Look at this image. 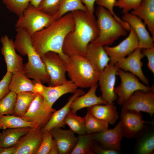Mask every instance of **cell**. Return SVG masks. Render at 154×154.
<instances>
[{
    "mask_svg": "<svg viewBox=\"0 0 154 154\" xmlns=\"http://www.w3.org/2000/svg\"><path fill=\"white\" fill-rule=\"evenodd\" d=\"M72 13L74 27L65 38L63 51L68 56L79 55L86 57L88 45L99 35L96 20L94 14L88 12L77 10Z\"/></svg>",
    "mask_w": 154,
    "mask_h": 154,
    "instance_id": "1",
    "label": "cell"
},
{
    "mask_svg": "<svg viewBox=\"0 0 154 154\" xmlns=\"http://www.w3.org/2000/svg\"><path fill=\"white\" fill-rule=\"evenodd\" d=\"M74 27L72 13H68L34 34L32 37L33 45L40 56L46 52L52 51L58 53L65 61L68 56L63 51L64 42Z\"/></svg>",
    "mask_w": 154,
    "mask_h": 154,
    "instance_id": "2",
    "label": "cell"
},
{
    "mask_svg": "<svg viewBox=\"0 0 154 154\" xmlns=\"http://www.w3.org/2000/svg\"><path fill=\"white\" fill-rule=\"evenodd\" d=\"M16 31L14 41L15 49L21 55H26L28 58V62L24 65V73L36 82L49 85L50 77L44 64L33 45L32 37L22 29L17 28Z\"/></svg>",
    "mask_w": 154,
    "mask_h": 154,
    "instance_id": "3",
    "label": "cell"
},
{
    "mask_svg": "<svg viewBox=\"0 0 154 154\" xmlns=\"http://www.w3.org/2000/svg\"><path fill=\"white\" fill-rule=\"evenodd\" d=\"M65 61L70 80L78 87L90 88L97 84L100 72L86 57L68 56Z\"/></svg>",
    "mask_w": 154,
    "mask_h": 154,
    "instance_id": "4",
    "label": "cell"
},
{
    "mask_svg": "<svg viewBox=\"0 0 154 154\" xmlns=\"http://www.w3.org/2000/svg\"><path fill=\"white\" fill-rule=\"evenodd\" d=\"M96 15L99 33L98 38L91 43L109 46L120 37L127 35L128 31L123 25L117 21L106 8L98 5Z\"/></svg>",
    "mask_w": 154,
    "mask_h": 154,
    "instance_id": "5",
    "label": "cell"
},
{
    "mask_svg": "<svg viewBox=\"0 0 154 154\" xmlns=\"http://www.w3.org/2000/svg\"><path fill=\"white\" fill-rule=\"evenodd\" d=\"M55 19L53 16L42 12L30 3L22 15L18 17L15 27L23 29L32 37Z\"/></svg>",
    "mask_w": 154,
    "mask_h": 154,
    "instance_id": "6",
    "label": "cell"
},
{
    "mask_svg": "<svg viewBox=\"0 0 154 154\" xmlns=\"http://www.w3.org/2000/svg\"><path fill=\"white\" fill-rule=\"evenodd\" d=\"M121 79V83L115 88L117 96V103L122 106L135 91L140 90L145 92H154V86L151 87L140 82L139 79L131 72L119 68L116 72Z\"/></svg>",
    "mask_w": 154,
    "mask_h": 154,
    "instance_id": "7",
    "label": "cell"
},
{
    "mask_svg": "<svg viewBox=\"0 0 154 154\" xmlns=\"http://www.w3.org/2000/svg\"><path fill=\"white\" fill-rule=\"evenodd\" d=\"M40 57L50 77L49 86H57L66 82L67 80L65 75L67 70L66 63L59 54L49 51Z\"/></svg>",
    "mask_w": 154,
    "mask_h": 154,
    "instance_id": "8",
    "label": "cell"
},
{
    "mask_svg": "<svg viewBox=\"0 0 154 154\" xmlns=\"http://www.w3.org/2000/svg\"><path fill=\"white\" fill-rule=\"evenodd\" d=\"M124 137L128 138H137L144 130L147 123L140 112L122 109L119 121Z\"/></svg>",
    "mask_w": 154,
    "mask_h": 154,
    "instance_id": "9",
    "label": "cell"
},
{
    "mask_svg": "<svg viewBox=\"0 0 154 154\" xmlns=\"http://www.w3.org/2000/svg\"><path fill=\"white\" fill-rule=\"evenodd\" d=\"M48 109L45 106L42 96L38 94L27 112L21 117L27 121L35 123L41 129L47 124L56 111Z\"/></svg>",
    "mask_w": 154,
    "mask_h": 154,
    "instance_id": "10",
    "label": "cell"
},
{
    "mask_svg": "<svg viewBox=\"0 0 154 154\" xmlns=\"http://www.w3.org/2000/svg\"><path fill=\"white\" fill-rule=\"evenodd\" d=\"M128 36L118 45L114 47L104 46V48L110 58V63L114 64L133 52L138 48V39L133 29L130 27Z\"/></svg>",
    "mask_w": 154,
    "mask_h": 154,
    "instance_id": "11",
    "label": "cell"
},
{
    "mask_svg": "<svg viewBox=\"0 0 154 154\" xmlns=\"http://www.w3.org/2000/svg\"><path fill=\"white\" fill-rule=\"evenodd\" d=\"M119 68L109 63L101 72L98 82L102 99L108 103H114L117 98L114 92L116 72Z\"/></svg>",
    "mask_w": 154,
    "mask_h": 154,
    "instance_id": "12",
    "label": "cell"
},
{
    "mask_svg": "<svg viewBox=\"0 0 154 154\" xmlns=\"http://www.w3.org/2000/svg\"><path fill=\"white\" fill-rule=\"evenodd\" d=\"M122 108L145 112L152 117L154 113V92L135 91L122 105Z\"/></svg>",
    "mask_w": 154,
    "mask_h": 154,
    "instance_id": "13",
    "label": "cell"
},
{
    "mask_svg": "<svg viewBox=\"0 0 154 154\" xmlns=\"http://www.w3.org/2000/svg\"><path fill=\"white\" fill-rule=\"evenodd\" d=\"M141 50V49L137 48L127 57L119 60L114 65L119 69L134 74L144 84L149 86V81L142 69L143 64L141 60L144 56Z\"/></svg>",
    "mask_w": 154,
    "mask_h": 154,
    "instance_id": "14",
    "label": "cell"
},
{
    "mask_svg": "<svg viewBox=\"0 0 154 154\" xmlns=\"http://www.w3.org/2000/svg\"><path fill=\"white\" fill-rule=\"evenodd\" d=\"M1 53L6 64L7 71L13 73L23 71L24 65L22 57L17 54L12 39L6 35L1 37Z\"/></svg>",
    "mask_w": 154,
    "mask_h": 154,
    "instance_id": "15",
    "label": "cell"
},
{
    "mask_svg": "<svg viewBox=\"0 0 154 154\" xmlns=\"http://www.w3.org/2000/svg\"><path fill=\"white\" fill-rule=\"evenodd\" d=\"M121 19L134 30L138 39V48L142 49L154 47V39L150 35L141 19L129 12L124 13Z\"/></svg>",
    "mask_w": 154,
    "mask_h": 154,
    "instance_id": "16",
    "label": "cell"
},
{
    "mask_svg": "<svg viewBox=\"0 0 154 154\" xmlns=\"http://www.w3.org/2000/svg\"><path fill=\"white\" fill-rule=\"evenodd\" d=\"M42 138L41 129L32 128L13 146L15 150V154H35Z\"/></svg>",
    "mask_w": 154,
    "mask_h": 154,
    "instance_id": "17",
    "label": "cell"
},
{
    "mask_svg": "<svg viewBox=\"0 0 154 154\" xmlns=\"http://www.w3.org/2000/svg\"><path fill=\"white\" fill-rule=\"evenodd\" d=\"M78 87L71 80H67L61 85L46 86L42 84L41 95L42 96L44 105L48 109L52 110L54 104L60 97L68 93H74Z\"/></svg>",
    "mask_w": 154,
    "mask_h": 154,
    "instance_id": "18",
    "label": "cell"
},
{
    "mask_svg": "<svg viewBox=\"0 0 154 154\" xmlns=\"http://www.w3.org/2000/svg\"><path fill=\"white\" fill-rule=\"evenodd\" d=\"M94 140L104 147L119 151L121 142L124 137L120 122L112 129L93 133Z\"/></svg>",
    "mask_w": 154,
    "mask_h": 154,
    "instance_id": "19",
    "label": "cell"
},
{
    "mask_svg": "<svg viewBox=\"0 0 154 154\" xmlns=\"http://www.w3.org/2000/svg\"><path fill=\"white\" fill-rule=\"evenodd\" d=\"M50 131L58 148L59 154H70L78 139L75 133L70 129H63L58 127Z\"/></svg>",
    "mask_w": 154,
    "mask_h": 154,
    "instance_id": "20",
    "label": "cell"
},
{
    "mask_svg": "<svg viewBox=\"0 0 154 154\" xmlns=\"http://www.w3.org/2000/svg\"><path fill=\"white\" fill-rule=\"evenodd\" d=\"M85 93V92L82 90L77 89L73 95L69 98L66 104L61 109L57 111L56 110L53 113L47 124L41 129V132L43 133L49 131L56 127L61 128L64 127L66 125L64 122V120L70 111L71 104L76 98Z\"/></svg>",
    "mask_w": 154,
    "mask_h": 154,
    "instance_id": "21",
    "label": "cell"
},
{
    "mask_svg": "<svg viewBox=\"0 0 154 154\" xmlns=\"http://www.w3.org/2000/svg\"><path fill=\"white\" fill-rule=\"evenodd\" d=\"M98 86L97 84L94 85L86 93L76 98L71 104L70 112L76 113L77 111L83 108L98 104H107V102L101 96H97L96 93Z\"/></svg>",
    "mask_w": 154,
    "mask_h": 154,
    "instance_id": "22",
    "label": "cell"
},
{
    "mask_svg": "<svg viewBox=\"0 0 154 154\" xmlns=\"http://www.w3.org/2000/svg\"><path fill=\"white\" fill-rule=\"evenodd\" d=\"M87 110L94 117L108 124H115L119 117L114 103L97 104L88 108Z\"/></svg>",
    "mask_w": 154,
    "mask_h": 154,
    "instance_id": "23",
    "label": "cell"
},
{
    "mask_svg": "<svg viewBox=\"0 0 154 154\" xmlns=\"http://www.w3.org/2000/svg\"><path fill=\"white\" fill-rule=\"evenodd\" d=\"M86 57L96 66L100 72L103 70L110 61L104 46L91 43L87 46Z\"/></svg>",
    "mask_w": 154,
    "mask_h": 154,
    "instance_id": "24",
    "label": "cell"
},
{
    "mask_svg": "<svg viewBox=\"0 0 154 154\" xmlns=\"http://www.w3.org/2000/svg\"><path fill=\"white\" fill-rule=\"evenodd\" d=\"M131 13L143 21L154 39V0H143L139 6Z\"/></svg>",
    "mask_w": 154,
    "mask_h": 154,
    "instance_id": "25",
    "label": "cell"
},
{
    "mask_svg": "<svg viewBox=\"0 0 154 154\" xmlns=\"http://www.w3.org/2000/svg\"><path fill=\"white\" fill-rule=\"evenodd\" d=\"M35 82L30 80L24 74L23 71L18 72L12 73L9 89L10 91L17 94L29 92H35Z\"/></svg>",
    "mask_w": 154,
    "mask_h": 154,
    "instance_id": "26",
    "label": "cell"
},
{
    "mask_svg": "<svg viewBox=\"0 0 154 154\" xmlns=\"http://www.w3.org/2000/svg\"><path fill=\"white\" fill-rule=\"evenodd\" d=\"M135 153L138 154H152L154 151L153 127H145L136 138Z\"/></svg>",
    "mask_w": 154,
    "mask_h": 154,
    "instance_id": "27",
    "label": "cell"
},
{
    "mask_svg": "<svg viewBox=\"0 0 154 154\" xmlns=\"http://www.w3.org/2000/svg\"><path fill=\"white\" fill-rule=\"evenodd\" d=\"M32 128L27 127L3 129L0 136L1 147L8 148L13 146Z\"/></svg>",
    "mask_w": 154,
    "mask_h": 154,
    "instance_id": "28",
    "label": "cell"
},
{
    "mask_svg": "<svg viewBox=\"0 0 154 154\" xmlns=\"http://www.w3.org/2000/svg\"><path fill=\"white\" fill-rule=\"evenodd\" d=\"M38 94L32 92L17 94L13 115L20 117L23 116L27 111Z\"/></svg>",
    "mask_w": 154,
    "mask_h": 154,
    "instance_id": "29",
    "label": "cell"
},
{
    "mask_svg": "<svg viewBox=\"0 0 154 154\" xmlns=\"http://www.w3.org/2000/svg\"><path fill=\"white\" fill-rule=\"evenodd\" d=\"M27 127H37L35 123L27 121L21 117L13 115L0 117V129Z\"/></svg>",
    "mask_w": 154,
    "mask_h": 154,
    "instance_id": "30",
    "label": "cell"
},
{
    "mask_svg": "<svg viewBox=\"0 0 154 154\" xmlns=\"http://www.w3.org/2000/svg\"><path fill=\"white\" fill-rule=\"evenodd\" d=\"M77 10L88 12L81 0H61L58 10L54 17L56 19L68 13Z\"/></svg>",
    "mask_w": 154,
    "mask_h": 154,
    "instance_id": "31",
    "label": "cell"
},
{
    "mask_svg": "<svg viewBox=\"0 0 154 154\" xmlns=\"http://www.w3.org/2000/svg\"><path fill=\"white\" fill-rule=\"evenodd\" d=\"M77 142L70 154H92L91 146L94 141L93 133L79 135Z\"/></svg>",
    "mask_w": 154,
    "mask_h": 154,
    "instance_id": "32",
    "label": "cell"
},
{
    "mask_svg": "<svg viewBox=\"0 0 154 154\" xmlns=\"http://www.w3.org/2000/svg\"><path fill=\"white\" fill-rule=\"evenodd\" d=\"M84 118L86 133H94L108 129V123L95 117L88 111Z\"/></svg>",
    "mask_w": 154,
    "mask_h": 154,
    "instance_id": "33",
    "label": "cell"
},
{
    "mask_svg": "<svg viewBox=\"0 0 154 154\" xmlns=\"http://www.w3.org/2000/svg\"><path fill=\"white\" fill-rule=\"evenodd\" d=\"M64 122L75 133L78 135L86 133L84 117H82L70 111L64 119Z\"/></svg>",
    "mask_w": 154,
    "mask_h": 154,
    "instance_id": "34",
    "label": "cell"
},
{
    "mask_svg": "<svg viewBox=\"0 0 154 154\" xmlns=\"http://www.w3.org/2000/svg\"><path fill=\"white\" fill-rule=\"evenodd\" d=\"M17 94L10 91L0 100V117L3 115H13Z\"/></svg>",
    "mask_w": 154,
    "mask_h": 154,
    "instance_id": "35",
    "label": "cell"
},
{
    "mask_svg": "<svg viewBox=\"0 0 154 154\" xmlns=\"http://www.w3.org/2000/svg\"><path fill=\"white\" fill-rule=\"evenodd\" d=\"M31 0H2L8 10L18 17L22 15Z\"/></svg>",
    "mask_w": 154,
    "mask_h": 154,
    "instance_id": "36",
    "label": "cell"
},
{
    "mask_svg": "<svg viewBox=\"0 0 154 154\" xmlns=\"http://www.w3.org/2000/svg\"><path fill=\"white\" fill-rule=\"evenodd\" d=\"M60 0H42L37 8L54 17L58 10Z\"/></svg>",
    "mask_w": 154,
    "mask_h": 154,
    "instance_id": "37",
    "label": "cell"
},
{
    "mask_svg": "<svg viewBox=\"0 0 154 154\" xmlns=\"http://www.w3.org/2000/svg\"><path fill=\"white\" fill-rule=\"evenodd\" d=\"M117 0H96V3L99 6H102L108 10L112 14L115 19L121 23L128 31H129L130 26L127 22L123 21L118 16L114 11L113 8Z\"/></svg>",
    "mask_w": 154,
    "mask_h": 154,
    "instance_id": "38",
    "label": "cell"
},
{
    "mask_svg": "<svg viewBox=\"0 0 154 154\" xmlns=\"http://www.w3.org/2000/svg\"><path fill=\"white\" fill-rule=\"evenodd\" d=\"M53 141L50 131L43 133L42 141L35 154H48Z\"/></svg>",
    "mask_w": 154,
    "mask_h": 154,
    "instance_id": "39",
    "label": "cell"
},
{
    "mask_svg": "<svg viewBox=\"0 0 154 154\" xmlns=\"http://www.w3.org/2000/svg\"><path fill=\"white\" fill-rule=\"evenodd\" d=\"M143 0H117L115 6L122 9L124 14L135 10L140 5Z\"/></svg>",
    "mask_w": 154,
    "mask_h": 154,
    "instance_id": "40",
    "label": "cell"
},
{
    "mask_svg": "<svg viewBox=\"0 0 154 154\" xmlns=\"http://www.w3.org/2000/svg\"><path fill=\"white\" fill-rule=\"evenodd\" d=\"M12 73L7 71L0 81V100L10 92L9 86L11 80Z\"/></svg>",
    "mask_w": 154,
    "mask_h": 154,
    "instance_id": "41",
    "label": "cell"
},
{
    "mask_svg": "<svg viewBox=\"0 0 154 154\" xmlns=\"http://www.w3.org/2000/svg\"><path fill=\"white\" fill-rule=\"evenodd\" d=\"M141 52L144 56L147 57L148 62L147 66L149 70L154 74V47L142 49Z\"/></svg>",
    "mask_w": 154,
    "mask_h": 154,
    "instance_id": "42",
    "label": "cell"
},
{
    "mask_svg": "<svg viewBox=\"0 0 154 154\" xmlns=\"http://www.w3.org/2000/svg\"><path fill=\"white\" fill-rule=\"evenodd\" d=\"M91 149L93 154L94 153L98 154H118L119 153V151L107 149L101 145L100 146L94 145L93 143Z\"/></svg>",
    "mask_w": 154,
    "mask_h": 154,
    "instance_id": "43",
    "label": "cell"
},
{
    "mask_svg": "<svg viewBox=\"0 0 154 154\" xmlns=\"http://www.w3.org/2000/svg\"><path fill=\"white\" fill-rule=\"evenodd\" d=\"M86 7L88 12L94 14V5L96 0H81Z\"/></svg>",
    "mask_w": 154,
    "mask_h": 154,
    "instance_id": "44",
    "label": "cell"
},
{
    "mask_svg": "<svg viewBox=\"0 0 154 154\" xmlns=\"http://www.w3.org/2000/svg\"><path fill=\"white\" fill-rule=\"evenodd\" d=\"M15 150L14 146L8 147H0V154H15Z\"/></svg>",
    "mask_w": 154,
    "mask_h": 154,
    "instance_id": "45",
    "label": "cell"
},
{
    "mask_svg": "<svg viewBox=\"0 0 154 154\" xmlns=\"http://www.w3.org/2000/svg\"><path fill=\"white\" fill-rule=\"evenodd\" d=\"M59 151L57 146L54 139V141L48 154H58Z\"/></svg>",
    "mask_w": 154,
    "mask_h": 154,
    "instance_id": "46",
    "label": "cell"
},
{
    "mask_svg": "<svg viewBox=\"0 0 154 154\" xmlns=\"http://www.w3.org/2000/svg\"><path fill=\"white\" fill-rule=\"evenodd\" d=\"M42 0H31L30 3L34 7L37 8Z\"/></svg>",
    "mask_w": 154,
    "mask_h": 154,
    "instance_id": "47",
    "label": "cell"
},
{
    "mask_svg": "<svg viewBox=\"0 0 154 154\" xmlns=\"http://www.w3.org/2000/svg\"><path fill=\"white\" fill-rule=\"evenodd\" d=\"M1 133H0V136L1 135ZM1 143H0V147H1Z\"/></svg>",
    "mask_w": 154,
    "mask_h": 154,
    "instance_id": "48",
    "label": "cell"
}]
</instances>
